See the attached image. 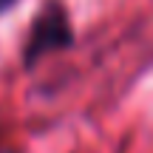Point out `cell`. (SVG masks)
<instances>
[{
	"instance_id": "obj_1",
	"label": "cell",
	"mask_w": 153,
	"mask_h": 153,
	"mask_svg": "<svg viewBox=\"0 0 153 153\" xmlns=\"http://www.w3.org/2000/svg\"><path fill=\"white\" fill-rule=\"evenodd\" d=\"M71 43H74V28L68 20V11L60 3H51L31 23V34H28L26 48H23V62H26V68H31L48 51H62Z\"/></svg>"
},
{
	"instance_id": "obj_2",
	"label": "cell",
	"mask_w": 153,
	"mask_h": 153,
	"mask_svg": "<svg viewBox=\"0 0 153 153\" xmlns=\"http://www.w3.org/2000/svg\"><path fill=\"white\" fill-rule=\"evenodd\" d=\"M6 6H11V0H0V11H3Z\"/></svg>"
}]
</instances>
